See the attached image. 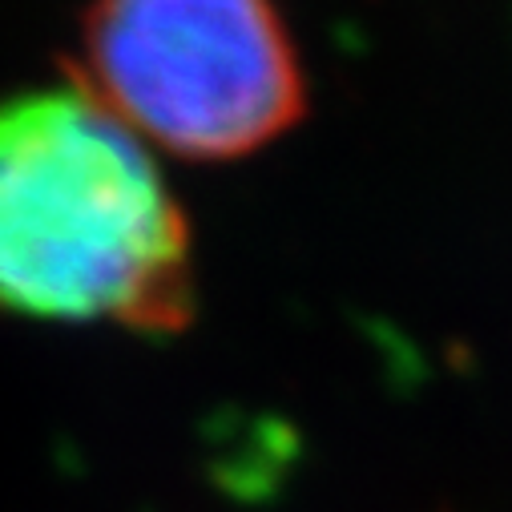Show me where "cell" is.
Returning a JSON list of instances; mask_svg holds the SVG:
<instances>
[{
    "label": "cell",
    "mask_w": 512,
    "mask_h": 512,
    "mask_svg": "<svg viewBox=\"0 0 512 512\" xmlns=\"http://www.w3.org/2000/svg\"><path fill=\"white\" fill-rule=\"evenodd\" d=\"M0 311L142 335L194 315L178 198L142 138L77 85L0 101Z\"/></svg>",
    "instance_id": "1"
},
{
    "label": "cell",
    "mask_w": 512,
    "mask_h": 512,
    "mask_svg": "<svg viewBox=\"0 0 512 512\" xmlns=\"http://www.w3.org/2000/svg\"><path fill=\"white\" fill-rule=\"evenodd\" d=\"M77 77L130 134L198 162L263 150L307 113L275 0H93Z\"/></svg>",
    "instance_id": "2"
}]
</instances>
